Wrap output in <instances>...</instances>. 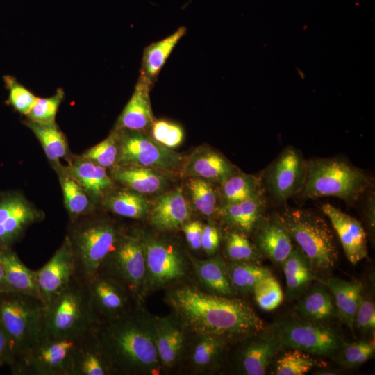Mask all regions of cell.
Segmentation results:
<instances>
[{"mask_svg": "<svg viewBox=\"0 0 375 375\" xmlns=\"http://www.w3.org/2000/svg\"><path fill=\"white\" fill-rule=\"evenodd\" d=\"M152 85L141 73L131 99L117 119V130L143 132L151 128L154 122L150 100Z\"/></svg>", "mask_w": 375, "mask_h": 375, "instance_id": "cell-20", "label": "cell"}, {"mask_svg": "<svg viewBox=\"0 0 375 375\" xmlns=\"http://www.w3.org/2000/svg\"><path fill=\"white\" fill-rule=\"evenodd\" d=\"M12 291L6 281L3 267L0 262V292Z\"/></svg>", "mask_w": 375, "mask_h": 375, "instance_id": "cell-54", "label": "cell"}, {"mask_svg": "<svg viewBox=\"0 0 375 375\" xmlns=\"http://www.w3.org/2000/svg\"><path fill=\"white\" fill-rule=\"evenodd\" d=\"M119 152L116 165H135L173 171L182 156L141 131L117 130Z\"/></svg>", "mask_w": 375, "mask_h": 375, "instance_id": "cell-12", "label": "cell"}, {"mask_svg": "<svg viewBox=\"0 0 375 375\" xmlns=\"http://www.w3.org/2000/svg\"><path fill=\"white\" fill-rule=\"evenodd\" d=\"M253 233L258 251L275 263L281 264L294 247L281 214L265 215Z\"/></svg>", "mask_w": 375, "mask_h": 375, "instance_id": "cell-18", "label": "cell"}, {"mask_svg": "<svg viewBox=\"0 0 375 375\" xmlns=\"http://www.w3.org/2000/svg\"><path fill=\"white\" fill-rule=\"evenodd\" d=\"M0 262L12 291L26 294L41 300L35 271L27 267L11 247H0Z\"/></svg>", "mask_w": 375, "mask_h": 375, "instance_id": "cell-29", "label": "cell"}, {"mask_svg": "<svg viewBox=\"0 0 375 375\" xmlns=\"http://www.w3.org/2000/svg\"><path fill=\"white\" fill-rule=\"evenodd\" d=\"M85 282L96 326L117 319L141 304L124 285L112 277L97 274Z\"/></svg>", "mask_w": 375, "mask_h": 375, "instance_id": "cell-13", "label": "cell"}, {"mask_svg": "<svg viewBox=\"0 0 375 375\" xmlns=\"http://www.w3.org/2000/svg\"><path fill=\"white\" fill-rule=\"evenodd\" d=\"M64 98V91L58 89L56 94L47 98H38L29 113V121L40 124L55 122L58 108Z\"/></svg>", "mask_w": 375, "mask_h": 375, "instance_id": "cell-47", "label": "cell"}, {"mask_svg": "<svg viewBox=\"0 0 375 375\" xmlns=\"http://www.w3.org/2000/svg\"><path fill=\"white\" fill-rule=\"evenodd\" d=\"M26 124L35 135L49 160L58 161L67 154L65 137L55 122L40 124L28 120Z\"/></svg>", "mask_w": 375, "mask_h": 375, "instance_id": "cell-38", "label": "cell"}, {"mask_svg": "<svg viewBox=\"0 0 375 375\" xmlns=\"http://www.w3.org/2000/svg\"><path fill=\"white\" fill-rule=\"evenodd\" d=\"M354 328L362 333H374L375 329V306L369 297L362 295L353 321Z\"/></svg>", "mask_w": 375, "mask_h": 375, "instance_id": "cell-49", "label": "cell"}, {"mask_svg": "<svg viewBox=\"0 0 375 375\" xmlns=\"http://www.w3.org/2000/svg\"><path fill=\"white\" fill-rule=\"evenodd\" d=\"M322 210L337 233L347 260L356 265L366 258L367 232L362 223L329 203L322 205Z\"/></svg>", "mask_w": 375, "mask_h": 375, "instance_id": "cell-17", "label": "cell"}, {"mask_svg": "<svg viewBox=\"0 0 375 375\" xmlns=\"http://www.w3.org/2000/svg\"><path fill=\"white\" fill-rule=\"evenodd\" d=\"M67 174L87 193L95 197L102 195L113 185L105 167L85 158L67 167Z\"/></svg>", "mask_w": 375, "mask_h": 375, "instance_id": "cell-32", "label": "cell"}, {"mask_svg": "<svg viewBox=\"0 0 375 375\" xmlns=\"http://www.w3.org/2000/svg\"><path fill=\"white\" fill-rule=\"evenodd\" d=\"M3 365L1 363H0V367H3Z\"/></svg>", "mask_w": 375, "mask_h": 375, "instance_id": "cell-55", "label": "cell"}, {"mask_svg": "<svg viewBox=\"0 0 375 375\" xmlns=\"http://www.w3.org/2000/svg\"><path fill=\"white\" fill-rule=\"evenodd\" d=\"M367 175L339 158H317L306 160L303 197L317 199L336 197L346 202L356 201L369 186Z\"/></svg>", "mask_w": 375, "mask_h": 375, "instance_id": "cell-5", "label": "cell"}, {"mask_svg": "<svg viewBox=\"0 0 375 375\" xmlns=\"http://www.w3.org/2000/svg\"><path fill=\"white\" fill-rule=\"evenodd\" d=\"M118 152V133L115 131L104 140L86 151L83 157L106 168L116 165Z\"/></svg>", "mask_w": 375, "mask_h": 375, "instance_id": "cell-44", "label": "cell"}, {"mask_svg": "<svg viewBox=\"0 0 375 375\" xmlns=\"http://www.w3.org/2000/svg\"><path fill=\"white\" fill-rule=\"evenodd\" d=\"M186 240L194 250L201 249L203 225L198 220L187 222L182 226Z\"/></svg>", "mask_w": 375, "mask_h": 375, "instance_id": "cell-51", "label": "cell"}, {"mask_svg": "<svg viewBox=\"0 0 375 375\" xmlns=\"http://www.w3.org/2000/svg\"><path fill=\"white\" fill-rule=\"evenodd\" d=\"M60 183L65 206L75 221L89 211V198L84 189L68 174L62 176Z\"/></svg>", "mask_w": 375, "mask_h": 375, "instance_id": "cell-41", "label": "cell"}, {"mask_svg": "<svg viewBox=\"0 0 375 375\" xmlns=\"http://www.w3.org/2000/svg\"><path fill=\"white\" fill-rule=\"evenodd\" d=\"M141 306L95 326V334L114 374H156L162 369L156 345L155 317Z\"/></svg>", "mask_w": 375, "mask_h": 375, "instance_id": "cell-2", "label": "cell"}, {"mask_svg": "<svg viewBox=\"0 0 375 375\" xmlns=\"http://www.w3.org/2000/svg\"><path fill=\"white\" fill-rule=\"evenodd\" d=\"M104 206L119 216L135 219L144 218L149 212V203L146 197L131 189L110 194L105 199Z\"/></svg>", "mask_w": 375, "mask_h": 375, "instance_id": "cell-35", "label": "cell"}, {"mask_svg": "<svg viewBox=\"0 0 375 375\" xmlns=\"http://www.w3.org/2000/svg\"><path fill=\"white\" fill-rule=\"evenodd\" d=\"M226 268L236 292L242 294L252 292L261 278L272 274L267 267L254 262L231 261Z\"/></svg>", "mask_w": 375, "mask_h": 375, "instance_id": "cell-37", "label": "cell"}, {"mask_svg": "<svg viewBox=\"0 0 375 375\" xmlns=\"http://www.w3.org/2000/svg\"><path fill=\"white\" fill-rule=\"evenodd\" d=\"M263 331L247 338L241 349L239 361L244 374H265L272 359L281 350L276 342Z\"/></svg>", "mask_w": 375, "mask_h": 375, "instance_id": "cell-24", "label": "cell"}, {"mask_svg": "<svg viewBox=\"0 0 375 375\" xmlns=\"http://www.w3.org/2000/svg\"><path fill=\"white\" fill-rule=\"evenodd\" d=\"M151 131L153 138L169 149L180 145L184 138L181 126L167 120L154 121L151 126Z\"/></svg>", "mask_w": 375, "mask_h": 375, "instance_id": "cell-48", "label": "cell"}, {"mask_svg": "<svg viewBox=\"0 0 375 375\" xmlns=\"http://www.w3.org/2000/svg\"><path fill=\"white\" fill-rule=\"evenodd\" d=\"M276 361L273 374L276 375H303L315 365L310 354L298 350L288 349Z\"/></svg>", "mask_w": 375, "mask_h": 375, "instance_id": "cell-42", "label": "cell"}, {"mask_svg": "<svg viewBox=\"0 0 375 375\" xmlns=\"http://www.w3.org/2000/svg\"><path fill=\"white\" fill-rule=\"evenodd\" d=\"M3 81L8 90V103L19 113L27 115L38 97L12 76H4Z\"/></svg>", "mask_w": 375, "mask_h": 375, "instance_id": "cell-46", "label": "cell"}, {"mask_svg": "<svg viewBox=\"0 0 375 375\" xmlns=\"http://www.w3.org/2000/svg\"><path fill=\"white\" fill-rule=\"evenodd\" d=\"M220 185L221 205L240 202L264 193L261 181L257 177L238 171Z\"/></svg>", "mask_w": 375, "mask_h": 375, "instance_id": "cell-36", "label": "cell"}, {"mask_svg": "<svg viewBox=\"0 0 375 375\" xmlns=\"http://www.w3.org/2000/svg\"><path fill=\"white\" fill-rule=\"evenodd\" d=\"M35 272L41 300L46 306L76 276L74 258L67 236L53 256Z\"/></svg>", "mask_w": 375, "mask_h": 375, "instance_id": "cell-15", "label": "cell"}, {"mask_svg": "<svg viewBox=\"0 0 375 375\" xmlns=\"http://www.w3.org/2000/svg\"><path fill=\"white\" fill-rule=\"evenodd\" d=\"M43 215L25 198L9 194L0 198V247H11Z\"/></svg>", "mask_w": 375, "mask_h": 375, "instance_id": "cell-16", "label": "cell"}, {"mask_svg": "<svg viewBox=\"0 0 375 375\" xmlns=\"http://www.w3.org/2000/svg\"><path fill=\"white\" fill-rule=\"evenodd\" d=\"M296 309L303 318L319 322L337 315L333 295L324 284L309 290L299 301Z\"/></svg>", "mask_w": 375, "mask_h": 375, "instance_id": "cell-33", "label": "cell"}, {"mask_svg": "<svg viewBox=\"0 0 375 375\" xmlns=\"http://www.w3.org/2000/svg\"><path fill=\"white\" fill-rule=\"evenodd\" d=\"M14 355L10 341L0 323V363L3 366H12Z\"/></svg>", "mask_w": 375, "mask_h": 375, "instance_id": "cell-53", "label": "cell"}, {"mask_svg": "<svg viewBox=\"0 0 375 375\" xmlns=\"http://www.w3.org/2000/svg\"><path fill=\"white\" fill-rule=\"evenodd\" d=\"M219 233L216 226L211 222L203 228L201 237V249L208 256L216 253L219 246Z\"/></svg>", "mask_w": 375, "mask_h": 375, "instance_id": "cell-50", "label": "cell"}, {"mask_svg": "<svg viewBox=\"0 0 375 375\" xmlns=\"http://www.w3.org/2000/svg\"><path fill=\"white\" fill-rule=\"evenodd\" d=\"M45 306L31 295L15 292H0V323L12 348V369L43 338Z\"/></svg>", "mask_w": 375, "mask_h": 375, "instance_id": "cell-3", "label": "cell"}, {"mask_svg": "<svg viewBox=\"0 0 375 375\" xmlns=\"http://www.w3.org/2000/svg\"><path fill=\"white\" fill-rule=\"evenodd\" d=\"M194 274L207 292L226 297L237 293L229 278L226 263L219 256L208 260L190 257Z\"/></svg>", "mask_w": 375, "mask_h": 375, "instance_id": "cell-27", "label": "cell"}, {"mask_svg": "<svg viewBox=\"0 0 375 375\" xmlns=\"http://www.w3.org/2000/svg\"><path fill=\"white\" fill-rule=\"evenodd\" d=\"M188 187L195 209L206 217L212 216L217 206V194L210 181L190 177Z\"/></svg>", "mask_w": 375, "mask_h": 375, "instance_id": "cell-39", "label": "cell"}, {"mask_svg": "<svg viewBox=\"0 0 375 375\" xmlns=\"http://www.w3.org/2000/svg\"><path fill=\"white\" fill-rule=\"evenodd\" d=\"M224 251L231 261L258 262L262 258L247 235L233 229L226 233Z\"/></svg>", "mask_w": 375, "mask_h": 375, "instance_id": "cell-40", "label": "cell"}, {"mask_svg": "<svg viewBox=\"0 0 375 375\" xmlns=\"http://www.w3.org/2000/svg\"><path fill=\"white\" fill-rule=\"evenodd\" d=\"M96 326L90 306L86 282L75 276L45 306L44 338L79 337Z\"/></svg>", "mask_w": 375, "mask_h": 375, "instance_id": "cell-6", "label": "cell"}, {"mask_svg": "<svg viewBox=\"0 0 375 375\" xmlns=\"http://www.w3.org/2000/svg\"><path fill=\"white\" fill-rule=\"evenodd\" d=\"M112 178L128 189L140 194L162 191L168 183L167 177L155 168L135 165H115Z\"/></svg>", "mask_w": 375, "mask_h": 375, "instance_id": "cell-26", "label": "cell"}, {"mask_svg": "<svg viewBox=\"0 0 375 375\" xmlns=\"http://www.w3.org/2000/svg\"><path fill=\"white\" fill-rule=\"evenodd\" d=\"M322 282L333 295L337 315L353 332L354 317L362 295V283L339 278H330Z\"/></svg>", "mask_w": 375, "mask_h": 375, "instance_id": "cell-28", "label": "cell"}, {"mask_svg": "<svg viewBox=\"0 0 375 375\" xmlns=\"http://www.w3.org/2000/svg\"><path fill=\"white\" fill-rule=\"evenodd\" d=\"M94 328L84 335L77 345L72 357L70 375L114 374L99 344Z\"/></svg>", "mask_w": 375, "mask_h": 375, "instance_id": "cell-25", "label": "cell"}, {"mask_svg": "<svg viewBox=\"0 0 375 375\" xmlns=\"http://www.w3.org/2000/svg\"><path fill=\"white\" fill-rule=\"evenodd\" d=\"M252 292L258 306L265 311L276 309L284 298L282 288L272 274L261 278L255 285Z\"/></svg>", "mask_w": 375, "mask_h": 375, "instance_id": "cell-43", "label": "cell"}, {"mask_svg": "<svg viewBox=\"0 0 375 375\" xmlns=\"http://www.w3.org/2000/svg\"><path fill=\"white\" fill-rule=\"evenodd\" d=\"M286 281L288 298H294L302 294L311 282L317 281L315 271L297 247L281 263Z\"/></svg>", "mask_w": 375, "mask_h": 375, "instance_id": "cell-31", "label": "cell"}, {"mask_svg": "<svg viewBox=\"0 0 375 375\" xmlns=\"http://www.w3.org/2000/svg\"><path fill=\"white\" fill-rule=\"evenodd\" d=\"M375 352L374 342L359 340L353 342H343L338 352L341 362L348 367H357L371 359Z\"/></svg>", "mask_w": 375, "mask_h": 375, "instance_id": "cell-45", "label": "cell"}, {"mask_svg": "<svg viewBox=\"0 0 375 375\" xmlns=\"http://www.w3.org/2000/svg\"><path fill=\"white\" fill-rule=\"evenodd\" d=\"M266 207L267 200L262 193L240 202L219 206L216 213L231 229L249 235L265 216Z\"/></svg>", "mask_w": 375, "mask_h": 375, "instance_id": "cell-23", "label": "cell"}, {"mask_svg": "<svg viewBox=\"0 0 375 375\" xmlns=\"http://www.w3.org/2000/svg\"><path fill=\"white\" fill-rule=\"evenodd\" d=\"M363 215L368 235L374 241L375 232V194L370 191L367 194L363 208Z\"/></svg>", "mask_w": 375, "mask_h": 375, "instance_id": "cell-52", "label": "cell"}, {"mask_svg": "<svg viewBox=\"0 0 375 375\" xmlns=\"http://www.w3.org/2000/svg\"><path fill=\"white\" fill-rule=\"evenodd\" d=\"M149 215L155 228L173 231L190 220L191 209L182 190L176 188L158 196L150 208Z\"/></svg>", "mask_w": 375, "mask_h": 375, "instance_id": "cell-21", "label": "cell"}, {"mask_svg": "<svg viewBox=\"0 0 375 375\" xmlns=\"http://www.w3.org/2000/svg\"><path fill=\"white\" fill-rule=\"evenodd\" d=\"M167 304L188 333L212 335L228 343L246 339L265 330L262 320L250 305L235 297L203 292L191 285L167 292Z\"/></svg>", "mask_w": 375, "mask_h": 375, "instance_id": "cell-1", "label": "cell"}, {"mask_svg": "<svg viewBox=\"0 0 375 375\" xmlns=\"http://www.w3.org/2000/svg\"><path fill=\"white\" fill-rule=\"evenodd\" d=\"M112 277L124 285L142 304L146 276L144 251L138 234H122L97 274Z\"/></svg>", "mask_w": 375, "mask_h": 375, "instance_id": "cell-10", "label": "cell"}, {"mask_svg": "<svg viewBox=\"0 0 375 375\" xmlns=\"http://www.w3.org/2000/svg\"><path fill=\"white\" fill-rule=\"evenodd\" d=\"M281 216L296 247L315 272L334 267L338 251L333 231L326 220L310 210L285 208Z\"/></svg>", "mask_w": 375, "mask_h": 375, "instance_id": "cell-4", "label": "cell"}, {"mask_svg": "<svg viewBox=\"0 0 375 375\" xmlns=\"http://www.w3.org/2000/svg\"><path fill=\"white\" fill-rule=\"evenodd\" d=\"M235 166L222 155L206 147L195 149L183 168V176L222 183L236 172Z\"/></svg>", "mask_w": 375, "mask_h": 375, "instance_id": "cell-22", "label": "cell"}, {"mask_svg": "<svg viewBox=\"0 0 375 375\" xmlns=\"http://www.w3.org/2000/svg\"><path fill=\"white\" fill-rule=\"evenodd\" d=\"M267 333L281 349H298L316 356H334L344 342L338 333L324 324L303 317L281 319Z\"/></svg>", "mask_w": 375, "mask_h": 375, "instance_id": "cell-8", "label": "cell"}, {"mask_svg": "<svg viewBox=\"0 0 375 375\" xmlns=\"http://www.w3.org/2000/svg\"><path fill=\"white\" fill-rule=\"evenodd\" d=\"M146 265L144 296L182 281L190 272L188 258L174 243L152 234L138 233Z\"/></svg>", "mask_w": 375, "mask_h": 375, "instance_id": "cell-9", "label": "cell"}, {"mask_svg": "<svg viewBox=\"0 0 375 375\" xmlns=\"http://www.w3.org/2000/svg\"><path fill=\"white\" fill-rule=\"evenodd\" d=\"M156 345L162 369H169L181 360L188 346L187 331L172 313L165 317H155Z\"/></svg>", "mask_w": 375, "mask_h": 375, "instance_id": "cell-19", "label": "cell"}, {"mask_svg": "<svg viewBox=\"0 0 375 375\" xmlns=\"http://www.w3.org/2000/svg\"><path fill=\"white\" fill-rule=\"evenodd\" d=\"M83 335L74 338H44L10 369L12 374L70 375L72 357Z\"/></svg>", "mask_w": 375, "mask_h": 375, "instance_id": "cell-11", "label": "cell"}, {"mask_svg": "<svg viewBox=\"0 0 375 375\" xmlns=\"http://www.w3.org/2000/svg\"><path fill=\"white\" fill-rule=\"evenodd\" d=\"M190 345L188 362L193 372L205 373L215 369L219 365L228 342L212 335H193Z\"/></svg>", "mask_w": 375, "mask_h": 375, "instance_id": "cell-30", "label": "cell"}, {"mask_svg": "<svg viewBox=\"0 0 375 375\" xmlns=\"http://www.w3.org/2000/svg\"><path fill=\"white\" fill-rule=\"evenodd\" d=\"M179 27L172 34L147 47L144 51L141 73L153 83L175 46L186 33Z\"/></svg>", "mask_w": 375, "mask_h": 375, "instance_id": "cell-34", "label": "cell"}, {"mask_svg": "<svg viewBox=\"0 0 375 375\" xmlns=\"http://www.w3.org/2000/svg\"><path fill=\"white\" fill-rule=\"evenodd\" d=\"M74 222L67 236L72 249L76 276L88 281L95 276L122 233L115 224L106 219Z\"/></svg>", "mask_w": 375, "mask_h": 375, "instance_id": "cell-7", "label": "cell"}, {"mask_svg": "<svg viewBox=\"0 0 375 375\" xmlns=\"http://www.w3.org/2000/svg\"><path fill=\"white\" fill-rule=\"evenodd\" d=\"M306 160L296 148H285L268 166L265 179L271 194L285 201L301 191L306 178Z\"/></svg>", "mask_w": 375, "mask_h": 375, "instance_id": "cell-14", "label": "cell"}]
</instances>
